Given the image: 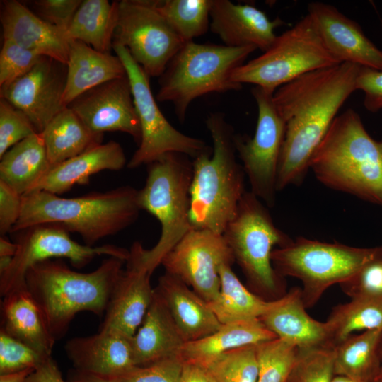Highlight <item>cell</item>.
<instances>
[{"mask_svg":"<svg viewBox=\"0 0 382 382\" xmlns=\"http://www.w3.org/2000/svg\"><path fill=\"white\" fill-rule=\"evenodd\" d=\"M361 66L349 63L314 70L278 88L272 95L286 125L277 190L299 184L311 157L337 112L357 91Z\"/></svg>","mask_w":382,"mask_h":382,"instance_id":"6da1fadb","label":"cell"},{"mask_svg":"<svg viewBox=\"0 0 382 382\" xmlns=\"http://www.w3.org/2000/svg\"><path fill=\"white\" fill-rule=\"evenodd\" d=\"M309 168L325 186L382 207V140L371 137L353 109L335 118Z\"/></svg>","mask_w":382,"mask_h":382,"instance_id":"7a4b0ae2","label":"cell"},{"mask_svg":"<svg viewBox=\"0 0 382 382\" xmlns=\"http://www.w3.org/2000/svg\"><path fill=\"white\" fill-rule=\"evenodd\" d=\"M124 262L108 257L94 271L82 273L71 270L62 260L52 259L27 270L25 284L55 340L66 333L78 313L90 311L100 316L105 312Z\"/></svg>","mask_w":382,"mask_h":382,"instance_id":"3957f363","label":"cell"},{"mask_svg":"<svg viewBox=\"0 0 382 382\" xmlns=\"http://www.w3.org/2000/svg\"><path fill=\"white\" fill-rule=\"evenodd\" d=\"M140 210L138 190L129 185L72 198L35 191L23 195L21 213L11 232L40 224H57L79 233L86 245L93 246L132 225Z\"/></svg>","mask_w":382,"mask_h":382,"instance_id":"277c9868","label":"cell"},{"mask_svg":"<svg viewBox=\"0 0 382 382\" xmlns=\"http://www.w3.org/2000/svg\"><path fill=\"white\" fill-rule=\"evenodd\" d=\"M212 153L192 161L190 219L192 228L223 234L246 192L245 171L236 159L233 129L220 112L206 120Z\"/></svg>","mask_w":382,"mask_h":382,"instance_id":"5b68a950","label":"cell"},{"mask_svg":"<svg viewBox=\"0 0 382 382\" xmlns=\"http://www.w3.org/2000/svg\"><path fill=\"white\" fill-rule=\"evenodd\" d=\"M192 161L178 153L166 154L148 165L145 185L138 190V204L160 222L161 235L150 250L140 242L132 248L142 267L151 274L163 258L192 229L190 219V186Z\"/></svg>","mask_w":382,"mask_h":382,"instance_id":"8992f818","label":"cell"},{"mask_svg":"<svg viewBox=\"0 0 382 382\" xmlns=\"http://www.w3.org/2000/svg\"><path fill=\"white\" fill-rule=\"evenodd\" d=\"M271 260L281 276L301 281L302 300L308 308L331 286L352 282L369 266L382 262V245L357 248L298 237L275 248Z\"/></svg>","mask_w":382,"mask_h":382,"instance_id":"52a82bcc","label":"cell"},{"mask_svg":"<svg viewBox=\"0 0 382 382\" xmlns=\"http://www.w3.org/2000/svg\"><path fill=\"white\" fill-rule=\"evenodd\" d=\"M255 50L252 46L185 43L160 76L157 100L172 103L183 122L195 99L241 89L242 85L232 81V73Z\"/></svg>","mask_w":382,"mask_h":382,"instance_id":"ba28073f","label":"cell"},{"mask_svg":"<svg viewBox=\"0 0 382 382\" xmlns=\"http://www.w3.org/2000/svg\"><path fill=\"white\" fill-rule=\"evenodd\" d=\"M250 290L266 300L285 293L284 279L274 268L271 255L292 239L274 224L263 202L250 191L243 195L236 216L224 233Z\"/></svg>","mask_w":382,"mask_h":382,"instance_id":"9c48e42d","label":"cell"},{"mask_svg":"<svg viewBox=\"0 0 382 382\" xmlns=\"http://www.w3.org/2000/svg\"><path fill=\"white\" fill-rule=\"evenodd\" d=\"M340 64L328 51L308 14L276 37L259 57L236 68L231 79L270 93L310 71Z\"/></svg>","mask_w":382,"mask_h":382,"instance_id":"30bf717a","label":"cell"},{"mask_svg":"<svg viewBox=\"0 0 382 382\" xmlns=\"http://www.w3.org/2000/svg\"><path fill=\"white\" fill-rule=\"evenodd\" d=\"M112 49L125 66L141 127L139 148L127 163V168L149 165L168 153L184 154L193 159L212 153V149L204 141L179 132L166 119L151 92L149 76L129 50L118 44H113Z\"/></svg>","mask_w":382,"mask_h":382,"instance_id":"8fae6325","label":"cell"},{"mask_svg":"<svg viewBox=\"0 0 382 382\" xmlns=\"http://www.w3.org/2000/svg\"><path fill=\"white\" fill-rule=\"evenodd\" d=\"M113 44L126 47L149 77H160L185 42L158 10L157 0H122Z\"/></svg>","mask_w":382,"mask_h":382,"instance_id":"7c38bea8","label":"cell"},{"mask_svg":"<svg viewBox=\"0 0 382 382\" xmlns=\"http://www.w3.org/2000/svg\"><path fill=\"white\" fill-rule=\"evenodd\" d=\"M16 233V253L9 268L0 274V293L3 296L25 283L27 270L42 261L67 258L74 267L82 268L97 256L108 255L125 261L129 256V250L115 245L93 247L79 244L71 238L64 226L57 224H40Z\"/></svg>","mask_w":382,"mask_h":382,"instance_id":"4fadbf2b","label":"cell"},{"mask_svg":"<svg viewBox=\"0 0 382 382\" xmlns=\"http://www.w3.org/2000/svg\"><path fill=\"white\" fill-rule=\"evenodd\" d=\"M252 95L257 106L255 132L253 138L236 134L235 147L250 184V192L272 207L286 125L274 106L272 93L255 86Z\"/></svg>","mask_w":382,"mask_h":382,"instance_id":"5bb4252c","label":"cell"},{"mask_svg":"<svg viewBox=\"0 0 382 382\" xmlns=\"http://www.w3.org/2000/svg\"><path fill=\"white\" fill-rule=\"evenodd\" d=\"M234 262L223 234L192 228L163 258L161 265L166 272L180 279L210 303L220 291L221 267Z\"/></svg>","mask_w":382,"mask_h":382,"instance_id":"9a60e30c","label":"cell"},{"mask_svg":"<svg viewBox=\"0 0 382 382\" xmlns=\"http://www.w3.org/2000/svg\"><path fill=\"white\" fill-rule=\"evenodd\" d=\"M66 65L43 57L26 74L0 86L1 98L23 112L41 133L64 108Z\"/></svg>","mask_w":382,"mask_h":382,"instance_id":"2e32d148","label":"cell"},{"mask_svg":"<svg viewBox=\"0 0 382 382\" xmlns=\"http://www.w3.org/2000/svg\"><path fill=\"white\" fill-rule=\"evenodd\" d=\"M92 132L120 131L141 141V127L127 76L83 93L69 105Z\"/></svg>","mask_w":382,"mask_h":382,"instance_id":"e0dca14e","label":"cell"},{"mask_svg":"<svg viewBox=\"0 0 382 382\" xmlns=\"http://www.w3.org/2000/svg\"><path fill=\"white\" fill-rule=\"evenodd\" d=\"M308 11L325 47L339 62L382 71V50L357 22L322 2L309 3Z\"/></svg>","mask_w":382,"mask_h":382,"instance_id":"ac0fdd59","label":"cell"},{"mask_svg":"<svg viewBox=\"0 0 382 382\" xmlns=\"http://www.w3.org/2000/svg\"><path fill=\"white\" fill-rule=\"evenodd\" d=\"M151 276L130 248L127 267L113 288L100 329L133 337L153 299L154 289L151 286Z\"/></svg>","mask_w":382,"mask_h":382,"instance_id":"d6986e66","label":"cell"},{"mask_svg":"<svg viewBox=\"0 0 382 382\" xmlns=\"http://www.w3.org/2000/svg\"><path fill=\"white\" fill-rule=\"evenodd\" d=\"M282 24V19L270 20L253 5L235 4L228 0L212 2L209 28L226 46H252L265 52L277 37L275 28Z\"/></svg>","mask_w":382,"mask_h":382,"instance_id":"ffe728a7","label":"cell"},{"mask_svg":"<svg viewBox=\"0 0 382 382\" xmlns=\"http://www.w3.org/2000/svg\"><path fill=\"white\" fill-rule=\"evenodd\" d=\"M3 40L66 65L69 40L66 33L48 23L16 0L1 3Z\"/></svg>","mask_w":382,"mask_h":382,"instance_id":"44dd1931","label":"cell"},{"mask_svg":"<svg viewBox=\"0 0 382 382\" xmlns=\"http://www.w3.org/2000/svg\"><path fill=\"white\" fill-rule=\"evenodd\" d=\"M131 339L100 329L95 335L70 339L64 348L81 371L112 378L136 366Z\"/></svg>","mask_w":382,"mask_h":382,"instance_id":"7402d4cb","label":"cell"},{"mask_svg":"<svg viewBox=\"0 0 382 382\" xmlns=\"http://www.w3.org/2000/svg\"><path fill=\"white\" fill-rule=\"evenodd\" d=\"M126 163L124 150L119 143L110 141L100 144L51 166L30 192L45 191L63 194L76 185L88 184L90 177L100 171L121 170Z\"/></svg>","mask_w":382,"mask_h":382,"instance_id":"603a6c76","label":"cell"},{"mask_svg":"<svg viewBox=\"0 0 382 382\" xmlns=\"http://www.w3.org/2000/svg\"><path fill=\"white\" fill-rule=\"evenodd\" d=\"M154 289L186 342L211 335L222 325L208 303L178 277L165 272Z\"/></svg>","mask_w":382,"mask_h":382,"instance_id":"cb8c5ba5","label":"cell"},{"mask_svg":"<svg viewBox=\"0 0 382 382\" xmlns=\"http://www.w3.org/2000/svg\"><path fill=\"white\" fill-rule=\"evenodd\" d=\"M3 297L1 330L43 357H50L56 340L25 282Z\"/></svg>","mask_w":382,"mask_h":382,"instance_id":"d4e9b609","label":"cell"},{"mask_svg":"<svg viewBox=\"0 0 382 382\" xmlns=\"http://www.w3.org/2000/svg\"><path fill=\"white\" fill-rule=\"evenodd\" d=\"M306 309L301 288L293 287L259 320L277 338L290 342L299 349L328 346L326 322L313 318Z\"/></svg>","mask_w":382,"mask_h":382,"instance_id":"484cf974","label":"cell"},{"mask_svg":"<svg viewBox=\"0 0 382 382\" xmlns=\"http://www.w3.org/2000/svg\"><path fill=\"white\" fill-rule=\"evenodd\" d=\"M131 340L136 366L180 357L186 342L155 289L144 318Z\"/></svg>","mask_w":382,"mask_h":382,"instance_id":"4316f807","label":"cell"},{"mask_svg":"<svg viewBox=\"0 0 382 382\" xmlns=\"http://www.w3.org/2000/svg\"><path fill=\"white\" fill-rule=\"evenodd\" d=\"M127 76L117 55L103 53L79 40H69L64 107L83 93L108 81Z\"/></svg>","mask_w":382,"mask_h":382,"instance_id":"83f0119b","label":"cell"},{"mask_svg":"<svg viewBox=\"0 0 382 382\" xmlns=\"http://www.w3.org/2000/svg\"><path fill=\"white\" fill-rule=\"evenodd\" d=\"M277 338L259 319L224 323L214 333L183 346V362L201 364L233 349L253 345Z\"/></svg>","mask_w":382,"mask_h":382,"instance_id":"f1b7e54d","label":"cell"},{"mask_svg":"<svg viewBox=\"0 0 382 382\" xmlns=\"http://www.w3.org/2000/svg\"><path fill=\"white\" fill-rule=\"evenodd\" d=\"M0 158V180L21 195L30 192L51 168L42 133L21 141Z\"/></svg>","mask_w":382,"mask_h":382,"instance_id":"f546056e","label":"cell"},{"mask_svg":"<svg viewBox=\"0 0 382 382\" xmlns=\"http://www.w3.org/2000/svg\"><path fill=\"white\" fill-rule=\"evenodd\" d=\"M335 306L325 321L328 346L334 347L357 331L382 330V291H358Z\"/></svg>","mask_w":382,"mask_h":382,"instance_id":"4dcf8cb0","label":"cell"},{"mask_svg":"<svg viewBox=\"0 0 382 382\" xmlns=\"http://www.w3.org/2000/svg\"><path fill=\"white\" fill-rule=\"evenodd\" d=\"M51 166L102 144L103 134L91 131L68 106L41 132Z\"/></svg>","mask_w":382,"mask_h":382,"instance_id":"1f68e13d","label":"cell"},{"mask_svg":"<svg viewBox=\"0 0 382 382\" xmlns=\"http://www.w3.org/2000/svg\"><path fill=\"white\" fill-rule=\"evenodd\" d=\"M219 276V294L208 305L221 324L259 319L277 303L279 299L266 300L245 286L230 265L221 267Z\"/></svg>","mask_w":382,"mask_h":382,"instance_id":"d6a6232c","label":"cell"},{"mask_svg":"<svg viewBox=\"0 0 382 382\" xmlns=\"http://www.w3.org/2000/svg\"><path fill=\"white\" fill-rule=\"evenodd\" d=\"M119 1H82L66 32L69 40H79L94 50L110 53L118 19Z\"/></svg>","mask_w":382,"mask_h":382,"instance_id":"836d02e7","label":"cell"},{"mask_svg":"<svg viewBox=\"0 0 382 382\" xmlns=\"http://www.w3.org/2000/svg\"><path fill=\"white\" fill-rule=\"evenodd\" d=\"M382 345V330L352 334L334 347L335 374L359 382H375Z\"/></svg>","mask_w":382,"mask_h":382,"instance_id":"e575fe53","label":"cell"},{"mask_svg":"<svg viewBox=\"0 0 382 382\" xmlns=\"http://www.w3.org/2000/svg\"><path fill=\"white\" fill-rule=\"evenodd\" d=\"M212 2V0H157V8L186 43L207 31Z\"/></svg>","mask_w":382,"mask_h":382,"instance_id":"d590c367","label":"cell"},{"mask_svg":"<svg viewBox=\"0 0 382 382\" xmlns=\"http://www.w3.org/2000/svg\"><path fill=\"white\" fill-rule=\"evenodd\" d=\"M256 345L233 349L199 365L215 382H257L259 367Z\"/></svg>","mask_w":382,"mask_h":382,"instance_id":"8d00e7d4","label":"cell"},{"mask_svg":"<svg viewBox=\"0 0 382 382\" xmlns=\"http://www.w3.org/2000/svg\"><path fill=\"white\" fill-rule=\"evenodd\" d=\"M257 382H287L294 366L299 348L279 338L257 344Z\"/></svg>","mask_w":382,"mask_h":382,"instance_id":"74e56055","label":"cell"},{"mask_svg":"<svg viewBox=\"0 0 382 382\" xmlns=\"http://www.w3.org/2000/svg\"><path fill=\"white\" fill-rule=\"evenodd\" d=\"M334 374V347L322 345L299 349L287 382H332Z\"/></svg>","mask_w":382,"mask_h":382,"instance_id":"f35d334b","label":"cell"},{"mask_svg":"<svg viewBox=\"0 0 382 382\" xmlns=\"http://www.w3.org/2000/svg\"><path fill=\"white\" fill-rule=\"evenodd\" d=\"M36 133L23 112L0 98V158L12 146Z\"/></svg>","mask_w":382,"mask_h":382,"instance_id":"ab89813d","label":"cell"},{"mask_svg":"<svg viewBox=\"0 0 382 382\" xmlns=\"http://www.w3.org/2000/svg\"><path fill=\"white\" fill-rule=\"evenodd\" d=\"M37 352L0 330V373L35 369L45 359Z\"/></svg>","mask_w":382,"mask_h":382,"instance_id":"60d3db41","label":"cell"},{"mask_svg":"<svg viewBox=\"0 0 382 382\" xmlns=\"http://www.w3.org/2000/svg\"><path fill=\"white\" fill-rule=\"evenodd\" d=\"M44 56L3 40L0 52V86L26 74Z\"/></svg>","mask_w":382,"mask_h":382,"instance_id":"b9f144b4","label":"cell"},{"mask_svg":"<svg viewBox=\"0 0 382 382\" xmlns=\"http://www.w3.org/2000/svg\"><path fill=\"white\" fill-rule=\"evenodd\" d=\"M183 365L180 357H170L145 366H135L110 379L115 382H179Z\"/></svg>","mask_w":382,"mask_h":382,"instance_id":"7bdbcfd3","label":"cell"},{"mask_svg":"<svg viewBox=\"0 0 382 382\" xmlns=\"http://www.w3.org/2000/svg\"><path fill=\"white\" fill-rule=\"evenodd\" d=\"M81 2V0H38L33 1V4L37 16L66 33Z\"/></svg>","mask_w":382,"mask_h":382,"instance_id":"ee69618b","label":"cell"},{"mask_svg":"<svg viewBox=\"0 0 382 382\" xmlns=\"http://www.w3.org/2000/svg\"><path fill=\"white\" fill-rule=\"evenodd\" d=\"M356 89L364 93V106L371 112L382 110V71L361 66Z\"/></svg>","mask_w":382,"mask_h":382,"instance_id":"f6af8a7d","label":"cell"},{"mask_svg":"<svg viewBox=\"0 0 382 382\" xmlns=\"http://www.w3.org/2000/svg\"><path fill=\"white\" fill-rule=\"evenodd\" d=\"M23 195L0 180V234L11 232L22 209Z\"/></svg>","mask_w":382,"mask_h":382,"instance_id":"bcb514c9","label":"cell"},{"mask_svg":"<svg viewBox=\"0 0 382 382\" xmlns=\"http://www.w3.org/2000/svg\"><path fill=\"white\" fill-rule=\"evenodd\" d=\"M25 382H65L56 363L50 357L45 359L28 376Z\"/></svg>","mask_w":382,"mask_h":382,"instance_id":"7dc6e473","label":"cell"},{"mask_svg":"<svg viewBox=\"0 0 382 382\" xmlns=\"http://www.w3.org/2000/svg\"><path fill=\"white\" fill-rule=\"evenodd\" d=\"M179 382H213V379L202 366L183 362Z\"/></svg>","mask_w":382,"mask_h":382,"instance_id":"c3c4849f","label":"cell"},{"mask_svg":"<svg viewBox=\"0 0 382 382\" xmlns=\"http://www.w3.org/2000/svg\"><path fill=\"white\" fill-rule=\"evenodd\" d=\"M35 369H28L16 372L0 375V382H25Z\"/></svg>","mask_w":382,"mask_h":382,"instance_id":"681fc988","label":"cell"},{"mask_svg":"<svg viewBox=\"0 0 382 382\" xmlns=\"http://www.w3.org/2000/svg\"><path fill=\"white\" fill-rule=\"evenodd\" d=\"M18 245L16 243L11 242L4 236L0 237V257H13L16 253Z\"/></svg>","mask_w":382,"mask_h":382,"instance_id":"f907efd6","label":"cell"},{"mask_svg":"<svg viewBox=\"0 0 382 382\" xmlns=\"http://www.w3.org/2000/svg\"><path fill=\"white\" fill-rule=\"evenodd\" d=\"M74 382H115V381L109 378L99 376L81 371V374L74 378Z\"/></svg>","mask_w":382,"mask_h":382,"instance_id":"816d5d0a","label":"cell"},{"mask_svg":"<svg viewBox=\"0 0 382 382\" xmlns=\"http://www.w3.org/2000/svg\"><path fill=\"white\" fill-rule=\"evenodd\" d=\"M13 257H0V274L6 272L11 265Z\"/></svg>","mask_w":382,"mask_h":382,"instance_id":"f5cc1de1","label":"cell"},{"mask_svg":"<svg viewBox=\"0 0 382 382\" xmlns=\"http://www.w3.org/2000/svg\"><path fill=\"white\" fill-rule=\"evenodd\" d=\"M375 382H382V345H381V352H380L379 369H378V372L376 378Z\"/></svg>","mask_w":382,"mask_h":382,"instance_id":"db71d44e","label":"cell"},{"mask_svg":"<svg viewBox=\"0 0 382 382\" xmlns=\"http://www.w3.org/2000/svg\"><path fill=\"white\" fill-rule=\"evenodd\" d=\"M332 382H359V381L353 380L352 378H349L345 376H337L333 378Z\"/></svg>","mask_w":382,"mask_h":382,"instance_id":"11a10c76","label":"cell"},{"mask_svg":"<svg viewBox=\"0 0 382 382\" xmlns=\"http://www.w3.org/2000/svg\"><path fill=\"white\" fill-rule=\"evenodd\" d=\"M212 379H213V378H212ZM213 382H215V381H214V379H213Z\"/></svg>","mask_w":382,"mask_h":382,"instance_id":"9f6ffc18","label":"cell"}]
</instances>
